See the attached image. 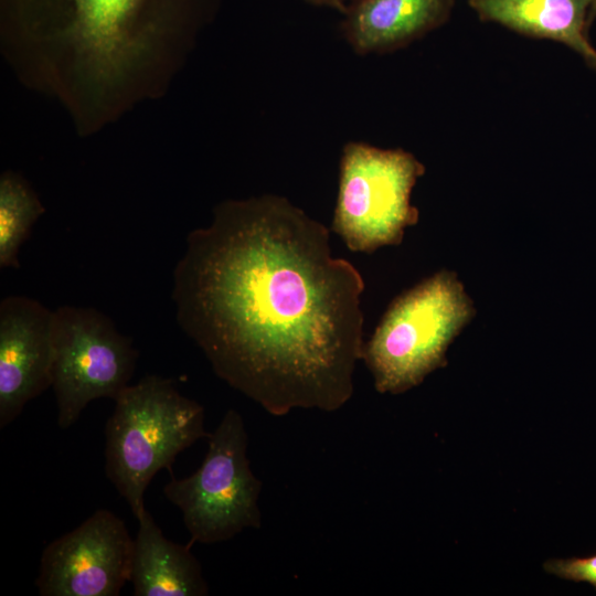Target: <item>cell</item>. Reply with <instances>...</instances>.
Instances as JSON below:
<instances>
[{"instance_id": "1", "label": "cell", "mask_w": 596, "mask_h": 596, "mask_svg": "<svg viewBox=\"0 0 596 596\" xmlns=\"http://www.w3.org/2000/svg\"><path fill=\"white\" fill-rule=\"evenodd\" d=\"M329 228L277 194L227 200L187 236L172 300L214 373L267 413L333 412L362 359L364 281Z\"/></svg>"}, {"instance_id": "2", "label": "cell", "mask_w": 596, "mask_h": 596, "mask_svg": "<svg viewBox=\"0 0 596 596\" xmlns=\"http://www.w3.org/2000/svg\"><path fill=\"white\" fill-rule=\"evenodd\" d=\"M12 33L73 47L97 81L121 77L168 36L192 35L217 0H1Z\"/></svg>"}, {"instance_id": "3", "label": "cell", "mask_w": 596, "mask_h": 596, "mask_svg": "<svg viewBox=\"0 0 596 596\" xmlns=\"http://www.w3.org/2000/svg\"><path fill=\"white\" fill-rule=\"evenodd\" d=\"M476 313L462 281L449 269L398 295L362 351L375 390L401 394L444 368L448 348Z\"/></svg>"}, {"instance_id": "4", "label": "cell", "mask_w": 596, "mask_h": 596, "mask_svg": "<svg viewBox=\"0 0 596 596\" xmlns=\"http://www.w3.org/2000/svg\"><path fill=\"white\" fill-rule=\"evenodd\" d=\"M207 436L202 405L182 395L172 379L146 375L120 392L105 427V471L136 519L146 510L155 475Z\"/></svg>"}, {"instance_id": "5", "label": "cell", "mask_w": 596, "mask_h": 596, "mask_svg": "<svg viewBox=\"0 0 596 596\" xmlns=\"http://www.w3.org/2000/svg\"><path fill=\"white\" fill-rule=\"evenodd\" d=\"M424 173L425 166L401 148L347 142L340 157L331 231L352 252L371 254L400 245L405 230L419 220L411 195Z\"/></svg>"}, {"instance_id": "6", "label": "cell", "mask_w": 596, "mask_h": 596, "mask_svg": "<svg viewBox=\"0 0 596 596\" xmlns=\"http://www.w3.org/2000/svg\"><path fill=\"white\" fill-rule=\"evenodd\" d=\"M207 438L201 466L185 478L172 477L163 494L181 511L191 540L213 544L260 528L262 481L251 469L248 435L237 411L228 409Z\"/></svg>"}, {"instance_id": "7", "label": "cell", "mask_w": 596, "mask_h": 596, "mask_svg": "<svg viewBox=\"0 0 596 596\" xmlns=\"http://www.w3.org/2000/svg\"><path fill=\"white\" fill-rule=\"evenodd\" d=\"M53 311L52 387L57 425L68 428L89 402L100 397L115 401L128 386L138 351L95 308L62 306Z\"/></svg>"}, {"instance_id": "8", "label": "cell", "mask_w": 596, "mask_h": 596, "mask_svg": "<svg viewBox=\"0 0 596 596\" xmlns=\"http://www.w3.org/2000/svg\"><path fill=\"white\" fill-rule=\"evenodd\" d=\"M134 539L125 522L100 509L43 551L41 596H117L130 582Z\"/></svg>"}, {"instance_id": "9", "label": "cell", "mask_w": 596, "mask_h": 596, "mask_svg": "<svg viewBox=\"0 0 596 596\" xmlns=\"http://www.w3.org/2000/svg\"><path fill=\"white\" fill-rule=\"evenodd\" d=\"M54 311L25 296L0 302V427L52 386Z\"/></svg>"}, {"instance_id": "10", "label": "cell", "mask_w": 596, "mask_h": 596, "mask_svg": "<svg viewBox=\"0 0 596 596\" xmlns=\"http://www.w3.org/2000/svg\"><path fill=\"white\" fill-rule=\"evenodd\" d=\"M455 0H353L340 31L359 55L403 49L441 26Z\"/></svg>"}, {"instance_id": "11", "label": "cell", "mask_w": 596, "mask_h": 596, "mask_svg": "<svg viewBox=\"0 0 596 596\" xmlns=\"http://www.w3.org/2000/svg\"><path fill=\"white\" fill-rule=\"evenodd\" d=\"M593 0H469L482 21L518 33L561 42L596 70V50L588 42L587 19Z\"/></svg>"}, {"instance_id": "12", "label": "cell", "mask_w": 596, "mask_h": 596, "mask_svg": "<svg viewBox=\"0 0 596 596\" xmlns=\"http://www.w3.org/2000/svg\"><path fill=\"white\" fill-rule=\"evenodd\" d=\"M137 521L130 573L134 595H207L202 567L189 546L168 540L147 509Z\"/></svg>"}, {"instance_id": "13", "label": "cell", "mask_w": 596, "mask_h": 596, "mask_svg": "<svg viewBox=\"0 0 596 596\" xmlns=\"http://www.w3.org/2000/svg\"><path fill=\"white\" fill-rule=\"evenodd\" d=\"M44 207L28 182L13 172L0 179V267L19 268L18 254Z\"/></svg>"}, {"instance_id": "14", "label": "cell", "mask_w": 596, "mask_h": 596, "mask_svg": "<svg viewBox=\"0 0 596 596\" xmlns=\"http://www.w3.org/2000/svg\"><path fill=\"white\" fill-rule=\"evenodd\" d=\"M544 570L566 581L587 583L596 589V553L585 557L550 560Z\"/></svg>"}, {"instance_id": "15", "label": "cell", "mask_w": 596, "mask_h": 596, "mask_svg": "<svg viewBox=\"0 0 596 596\" xmlns=\"http://www.w3.org/2000/svg\"><path fill=\"white\" fill-rule=\"evenodd\" d=\"M312 6L336 9L343 13L353 0H304Z\"/></svg>"}, {"instance_id": "16", "label": "cell", "mask_w": 596, "mask_h": 596, "mask_svg": "<svg viewBox=\"0 0 596 596\" xmlns=\"http://www.w3.org/2000/svg\"><path fill=\"white\" fill-rule=\"evenodd\" d=\"M596 18V0H593V3L589 9L588 19H587V25L589 28L592 21Z\"/></svg>"}]
</instances>
